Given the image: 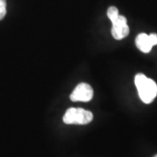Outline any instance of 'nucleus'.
I'll list each match as a JSON object with an SVG mask.
<instances>
[{
    "instance_id": "1",
    "label": "nucleus",
    "mask_w": 157,
    "mask_h": 157,
    "mask_svg": "<svg viewBox=\"0 0 157 157\" xmlns=\"http://www.w3.org/2000/svg\"><path fill=\"white\" fill-rule=\"evenodd\" d=\"M135 83L140 100L146 104L151 103L157 95L156 83L142 73H138L135 76Z\"/></svg>"
},
{
    "instance_id": "2",
    "label": "nucleus",
    "mask_w": 157,
    "mask_h": 157,
    "mask_svg": "<svg viewBox=\"0 0 157 157\" xmlns=\"http://www.w3.org/2000/svg\"><path fill=\"white\" fill-rule=\"evenodd\" d=\"M93 113L83 108H69L66 112L63 121L66 124H78L86 125L90 123L93 120Z\"/></svg>"
},
{
    "instance_id": "3",
    "label": "nucleus",
    "mask_w": 157,
    "mask_h": 157,
    "mask_svg": "<svg viewBox=\"0 0 157 157\" xmlns=\"http://www.w3.org/2000/svg\"><path fill=\"white\" fill-rule=\"evenodd\" d=\"M112 35L115 39H122L129 34V27L127 24V18L119 14V16L111 20Z\"/></svg>"
},
{
    "instance_id": "4",
    "label": "nucleus",
    "mask_w": 157,
    "mask_h": 157,
    "mask_svg": "<svg viewBox=\"0 0 157 157\" xmlns=\"http://www.w3.org/2000/svg\"><path fill=\"white\" fill-rule=\"evenodd\" d=\"M94 96V90L91 86L86 83L78 84L70 95L72 101H84L87 102L92 100Z\"/></svg>"
},
{
    "instance_id": "5",
    "label": "nucleus",
    "mask_w": 157,
    "mask_h": 157,
    "mask_svg": "<svg viewBox=\"0 0 157 157\" xmlns=\"http://www.w3.org/2000/svg\"><path fill=\"white\" fill-rule=\"evenodd\" d=\"M136 46L140 49L142 52L147 53L151 51L152 47L154 45H152L151 40L149 38V35H147L146 33H140L137 36L136 40Z\"/></svg>"
},
{
    "instance_id": "6",
    "label": "nucleus",
    "mask_w": 157,
    "mask_h": 157,
    "mask_svg": "<svg viewBox=\"0 0 157 157\" xmlns=\"http://www.w3.org/2000/svg\"><path fill=\"white\" fill-rule=\"evenodd\" d=\"M119 16V11L116 7L114 6H111L108 8L107 10V17H109L110 20H113V18H115L116 17Z\"/></svg>"
},
{
    "instance_id": "7",
    "label": "nucleus",
    "mask_w": 157,
    "mask_h": 157,
    "mask_svg": "<svg viewBox=\"0 0 157 157\" xmlns=\"http://www.w3.org/2000/svg\"><path fill=\"white\" fill-rule=\"evenodd\" d=\"M6 14V0H0V20H2Z\"/></svg>"
},
{
    "instance_id": "8",
    "label": "nucleus",
    "mask_w": 157,
    "mask_h": 157,
    "mask_svg": "<svg viewBox=\"0 0 157 157\" xmlns=\"http://www.w3.org/2000/svg\"><path fill=\"white\" fill-rule=\"evenodd\" d=\"M149 38L152 42V45H157V34L155 33H151L149 35Z\"/></svg>"
},
{
    "instance_id": "9",
    "label": "nucleus",
    "mask_w": 157,
    "mask_h": 157,
    "mask_svg": "<svg viewBox=\"0 0 157 157\" xmlns=\"http://www.w3.org/2000/svg\"><path fill=\"white\" fill-rule=\"evenodd\" d=\"M154 157H157V155H155V156H154Z\"/></svg>"
}]
</instances>
